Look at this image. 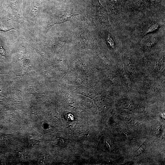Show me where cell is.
Wrapping results in <instances>:
<instances>
[{"mask_svg": "<svg viewBox=\"0 0 165 165\" xmlns=\"http://www.w3.org/2000/svg\"><path fill=\"white\" fill-rule=\"evenodd\" d=\"M78 15L68 12H61L54 16L51 21L49 27H50L54 25L64 23L69 20L73 16Z\"/></svg>", "mask_w": 165, "mask_h": 165, "instance_id": "obj_1", "label": "cell"}, {"mask_svg": "<svg viewBox=\"0 0 165 165\" xmlns=\"http://www.w3.org/2000/svg\"><path fill=\"white\" fill-rule=\"evenodd\" d=\"M40 7L39 0H33L32 9L28 16L31 21L35 23L38 17Z\"/></svg>", "mask_w": 165, "mask_h": 165, "instance_id": "obj_2", "label": "cell"}, {"mask_svg": "<svg viewBox=\"0 0 165 165\" xmlns=\"http://www.w3.org/2000/svg\"><path fill=\"white\" fill-rule=\"evenodd\" d=\"M158 28V25L157 24H155L152 25L148 29L146 32L147 33H148L153 32L156 30Z\"/></svg>", "mask_w": 165, "mask_h": 165, "instance_id": "obj_3", "label": "cell"}, {"mask_svg": "<svg viewBox=\"0 0 165 165\" xmlns=\"http://www.w3.org/2000/svg\"><path fill=\"white\" fill-rule=\"evenodd\" d=\"M12 29L16 30L15 28H13L8 27H5V26H3H3H0V31H3L5 32L12 30Z\"/></svg>", "mask_w": 165, "mask_h": 165, "instance_id": "obj_4", "label": "cell"}, {"mask_svg": "<svg viewBox=\"0 0 165 165\" xmlns=\"http://www.w3.org/2000/svg\"><path fill=\"white\" fill-rule=\"evenodd\" d=\"M0 54L3 56L5 57H6V53L4 47L3 45L1 44V42H0Z\"/></svg>", "mask_w": 165, "mask_h": 165, "instance_id": "obj_5", "label": "cell"}, {"mask_svg": "<svg viewBox=\"0 0 165 165\" xmlns=\"http://www.w3.org/2000/svg\"><path fill=\"white\" fill-rule=\"evenodd\" d=\"M145 150V146L142 145V146L139 148V149L135 152L134 155L135 156H138L142 154Z\"/></svg>", "mask_w": 165, "mask_h": 165, "instance_id": "obj_6", "label": "cell"}, {"mask_svg": "<svg viewBox=\"0 0 165 165\" xmlns=\"http://www.w3.org/2000/svg\"><path fill=\"white\" fill-rule=\"evenodd\" d=\"M107 40L109 44L111 45L112 47L113 48L114 46V42L111 36L108 35Z\"/></svg>", "mask_w": 165, "mask_h": 165, "instance_id": "obj_7", "label": "cell"}, {"mask_svg": "<svg viewBox=\"0 0 165 165\" xmlns=\"http://www.w3.org/2000/svg\"><path fill=\"white\" fill-rule=\"evenodd\" d=\"M38 162H39L40 163H43V160H44V157L43 156H40L38 158Z\"/></svg>", "mask_w": 165, "mask_h": 165, "instance_id": "obj_8", "label": "cell"}, {"mask_svg": "<svg viewBox=\"0 0 165 165\" xmlns=\"http://www.w3.org/2000/svg\"><path fill=\"white\" fill-rule=\"evenodd\" d=\"M2 73L1 72H0V74H1Z\"/></svg>", "mask_w": 165, "mask_h": 165, "instance_id": "obj_9", "label": "cell"}]
</instances>
